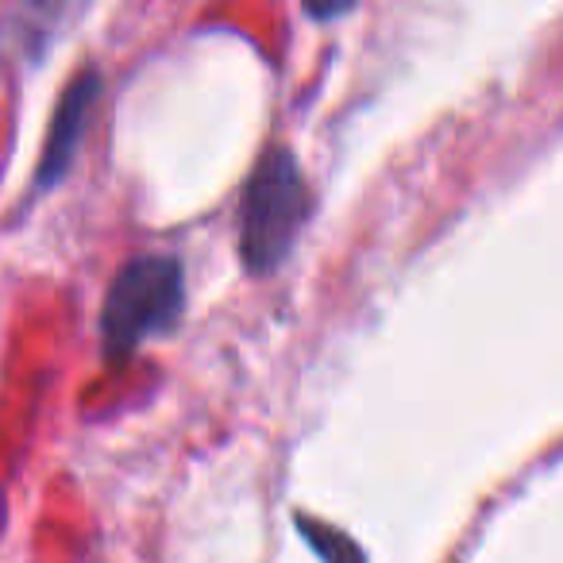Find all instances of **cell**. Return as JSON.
I'll return each instance as SVG.
<instances>
[{
	"instance_id": "obj_1",
	"label": "cell",
	"mask_w": 563,
	"mask_h": 563,
	"mask_svg": "<svg viewBox=\"0 0 563 563\" xmlns=\"http://www.w3.org/2000/svg\"><path fill=\"white\" fill-rule=\"evenodd\" d=\"M309 224V186L290 147H271L251 170L240 205V258L247 274L278 271Z\"/></svg>"
},
{
	"instance_id": "obj_2",
	"label": "cell",
	"mask_w": 563,
	"mask_h": 563,
	"mask_svg": "<svg viewBox=\"0 0 563 563\" xmlns=\"http://www.w3.org/2000/svg\"><path fill=\"white\" fill-rule=\"evenodd\" d=\"M186 309V271L174 255H140L124 263L104 294L101 344L109 360H128L143 340L170 332Z\"/></svg>"
},
{
	"instance_id": "obj_3",
	"label": "cell",
	"mask_w": 563,
	"mask_h": 563,
	"mask_svg": "<svg viewBox=\"0 0 563 563\" xmlns=\"http://www.w3.org/2000/svg\"><path fill=\"white\" fill-rule=\"evenodd\" d=\"M97 101H101V74L89 66V70H81L78 78L70 81V89H66L55 109L51 132H47V140H43L40 166H35V194H47V189H55L58 181L70 174L74 158H78L81 143H86Z\"/></svg>"
},
{
	"instance_id": "obj_4",
	"label": "cell",
	"mask_w": 563,
	"mask_h": 563,
	"mask_svg": "<svg viewBox=\"0 0 563 563\" xmlns=\"http://www.w3.org/2000/svg\"><path fill=\"white\" fill-rule=\"evenodd\" d=\"M74 0H24V24H20V35L27 43V55L40 58L43 51L55 43L58 24H63L66 9Z\"/></svg>"
},
{
	"instance_id": "obj_5",
	"label": "cell",
	"mask_w": 563,
	"mask_h": 563,
	"mask_svg": "<svg viewBox=\"0 0 563 563\" xmlns=\"http://www.w3.org/2000/svg\"><path fill=\"white\" fill-rule=\"evenodd\" d=\"M298 525H301V532H306L309 544L324 555V563H363V552L344 537V532H332V529H324L321 521H306V517H301Z\"/></svg>"
},
{
	"instance_id": "obj_6",
	"label": "cell",
	"mask_w": 563,
	"mask_h": 563,
	"mask_svg": "<svg viewBox=\"0 0 563 563\" xmlns=\"http://www.w3.org/2000/svg\"><path fill=\"white\" fill-rule=\"evenodd\" d=\"M360 0H306V12L317 20V24H332V20L347 16Z\"/></svg>"
}]
</instances>
